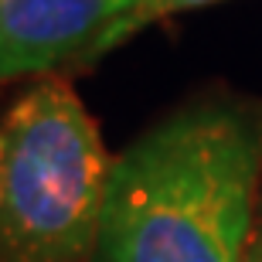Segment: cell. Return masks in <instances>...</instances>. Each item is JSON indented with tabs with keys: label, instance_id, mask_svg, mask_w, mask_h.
<instances>
[{
	"label": "cell",
	"instance_id": "cell-1",
	"mask_svg": "<svg viewBox=\"0 0 262 262\" xmlns=\"http://www.w3.org/2000/svg\"><path fill=\"white\" fill-rule=\"evenodd\" d=\"M262 204V102L201 99L113 157L92 262H238Z\"/></svg>",
	"mask_w": 262,
	"mask_h": 262
},
{
	"label": "cell",
	"instance_id": "cell-2",
	"mask_svg": "<svg viewBox=\"0 0 262 262\" xmlns=\"http://www.w3.org/2000/svg\"><path fill=\"white\" fill-rule=\"evenodd\" d=\"M113 157L82 99L38 82L0 119V262H92Z\"/></svg>",
	"mask_w": 262,
	"mask_h": 262
},
{
	"label": "cell",
	"instance_id": "cell-3",
	"mask_svg": "<svg viewBox=\"0 0 262 262\" xmlns=\"http://www.w3.org/2000/svg\"><path fill=\"white\" fill-rule=\"evenodd\" d=\"M133 0H0V82L89 58Z\"/></svg>",
	"mask_w": 262,
	"mask_h": 262
},
{
	"label": "cell",
	"instance_id": "cell-4",
	"mask_svg": "<svg viewBox=\"0 0 262 262\" xmlns=\"http://www.w3.org/2000/svg\"><path fill=\"white\" fill-rule=\"evenodd\" d=\"M208 4H222V0H133V4L102 31V38L96 41V48L89 51V61L106 58L109 51H116L119 45H126L129 38H136L140 31H146L150 24H157V20L174 17V14H181V10L208 7Z\"/></svg>",
	"mask_w": 262,
	"mask_h": 262
},
{
	"label": "cell",
	"instance_id": "cell-5",
	"mask_svg": "<svg viewBox=\"0 0 262 262\" xmlns=\"http://www.w3.org/2000/svg\"><path fill=\"white\" fill-rule=\"evenodd\" d=\"M238 262H262V204H259V214H255V225H252V235H249V245Z\"/></svg>",
	"mask_w": 262,
	"mask_h": 262
}]
</instances>
